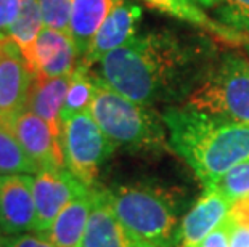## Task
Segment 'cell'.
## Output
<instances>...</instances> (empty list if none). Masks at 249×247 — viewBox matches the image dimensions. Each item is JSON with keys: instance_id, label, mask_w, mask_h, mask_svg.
I'll list each match as a JSON object with an SVG mask.
<instances>
[{"instance_id": "24", "label": "cell", "mask_w": 249, "mask_h": 247, "mask_svg": "<svg viewBox=\"0 0 249 247\" xmlns=\"http://www.w3.org/2000/svg\"><path fill=\"white\" fill-rule=\"evenodd\" d=\"M225 5L217 10V19L222 26L235 33L249 34V0H225Z\"/></svg>"}, {"instance_id": "29", "label": "cell", "mask_w": 249, "mask_h": 247, "mask_svg": "<svg viewBox=\"0 0 249 247\" xmlns=\"http://www.w3.org/2000/svg\"><path fill=\"white\" fill-rule=\"evenodd\" d=\"M227 218H229V215H227ZM230 225V247H249V227L233 223L231 220Z\"/></svg>"}, {"instance_id": "9", "label": "cell", "mask_w": 249, "mask_h": 247, "mask_svg": "<svg viewBox=\"0 0 249 247\" xmlns=\"http://www.w3.org/2000/svg\"><path fill=\"white\" fill-rule=\"evenodd\" d=\"M77 58V50L70 34L44 26L26 63L34 77L53 79L72 76L79 65Z\"/></svg>"}, {"instance_id": "34", "label": "cell", "mask_w": 249, "mask_h": 247, "mask_svg": "<svg viewBox=\"0 0 249 247\" xmlns=\"http://www.w3.org/2000/svg\"><path fill=\"white\" fill-rule=\"evenodd\" d=\"M0 247H3V243H2V244H0Z\"/></svg>"}, {"instance_id": "13", "label": "cell", "mask_w": 249, "mask_h": 247, "mask_svg": "<svg viewBox=\"0 0 249 247\" xmlns=\"http://www.w3.org/2000/svg\"><path fill=\"white\" fill-rule=\"evenodd\" d=\"M231 204L215 190L206 188L204 194L188 210L176 231L174 247H195L227 218Z\"/></svg>"}, {"instance_id": "26", "label": "cell", "mask_w": 249, "mask_h": 247, "mask_svg": "<svg viewBox=\"0 0 249 247\" xmlns=\"http://www.w3.org/2000/svg\"><path fill=\"white\" fill-rule=\"evenodd\" d=\"M230 220L225 218L213 233H209L206 238L195 247H230Z\"/></svg>"}, {"instance_id": "15", "label": "cell", "mask_w": 249, "mask_h": 247, "mask_svg": "<svg viewBox=\"0 0 249 247\" xmlns=\"http://www.w3.org/2000/svg\"><path fill=\"white\" fill-rule=\"evenodd\" d=\"M95 191L90 188L86 193L68 204L56 217L50 231L44 234L53 247H82L90 212L93 207Z\"/></svg>"}, {"instance_id": "32", "label": "cell", "mask_w": 249, "mask_h": 247, "mask_svg": "<svg viewBox=\"0 0 249 247\" xmlns=\"http://www.w3.org/2000/svg\"><path fill=\"white\" fill-rule=\"evenodd\" d=\"M245 50H246V56L249 58V42H246V44H245Z\"/></svg>"}, {"instance_id": "27", "label": "cell", "mask_w": 249, "mask_h": 247, "mask_svg": "<svg viewBox=\"0 0 249 247\" xmlns=\"http://www.w3.org/2000/svg\"><path fill=\"white\" fill-rule=\"evenodd\" d=\"M3 247H53L44 234H17L3 238Z\"/></svg>"}, {"instance_id": "23", "label": "cell", "mask_w": 249, "mask_h": 247, "mask_svg": "<svg viewBox=\"0 0 249 247\" xmlns=\"http://www.w3.org/2000/svg\"><path fill=\"white\" fill-rule=\"evenodd\" d=\"M74 0H39L45 28L70 34V21Z\"/></svg>"}, {"instance_id": "10", "label": "cell", "mask_w": 249, "mask_h": 247, "mask_svg": "<svg viewBox=\"0 0 249 247\" xmlns=\"http://www.w3.org/2000/svg\"><path fill=\"white\" fill-rule=\"evenodd\" d=\"M34 76L19 47L0 40V117H12L26 109Z\"/></svg>"}, {"instance_id": "18", "label": "cell", "mask_w": 249, "mask_h": 247, "mask_svg": "<svg viewBox=\"0 0 249 247\" xmlns=\"http://www.w3.org/2000/svg\"><path fill=\"white\" fill-rule=\"evenodd\" d=\"M158 2V10L162 13H169L172 16L185 19L188 23L199 26L209 33H213L217 35V39H222L224 42H230V44H246L248 40H245L246 35H241L231 31L225 26H222L217 21H213L208 18L206 15L198 8V5L195 2L196 0H156Z\"/></svg>"}, {"instance_id": "28", "label": "cell", "mask_w": 249, "mask_h": 247, "mask_svg": "<svg viewBox=\"0 0 249 247\" xmlns=\"http://www.w3.org/2000/svg\"><path fill=\"white\" fill-rule=\"evenodd\" d=\"M229 218L233 223L249 227V198L240 199V201H236L235 204H231Z\"/></svg>"}, {"instance_id": "12", "label": "cell", "mask_w": 249, "mask_h": 247, "mask_svg": "<svg viewBox=\"0 0 249 247\" xmlns=\"http://www.w3.org/2000/svg\"><path fill=\"white\" fill-rule=\"evenodd\" d=\"M93 207L90 212L82 247H158L143 241L125 228L109 206L107 190L93 188Z\"/></svg>"}, {"instance_id": "5", "label": "cell", "mask_w": 249, "mask_h": 247, "mask_svg": "<svg viewBox=\"0 0 249 247\" xmlns=\"http://www.w3.org/2000/svg\"><path fill=\"white\" fill-rule=\"evenodd\" d=\"M187 106L249 125V58L235 51L214 56Z\"/></svg>"}, {"instance_id": "1", "label": "cell", "mask_w": 249, "mask_h": 247, "mask_svg": "<svg viewBox=\"0 0 249 247\" xmlns=\"http://www.w3.org/2000/svg\"><path fill=\"white\" fill-rule=\"evenodd\" d=\"M215 56L214 42L169 29L135 35L100 61V79L143 106L188 98Z\"/></svg>"}, {"instance_id": "25", "label": "cell", "mask_w": 249, "mask_h": 247, "mask_svg": "<svg viewBox=\"0 0 249 247\" xmlns=\"http://www.w3.org/2000/svg\"><path fill=\"white\" fill-rule=\"evenodd\" d=\"M23 0H0V40L10 39V29L19 15Z\"/></svg>"}, {"instance_id": "30", "label": "cell", "mask_w": 249, "mask_h": 247, "mask_svg": "<svg viewBox=\"0 0 249 247\" xmlns=\"http://www.w3.org/2000/svg\"><path fill=\"white\" fill-rule=\"evenodd\" d=\"M198 3H201L203 7H208V8H214L217 7V5H220V3H224L225 0H196Z\"/></svg>"}, {"instance_id": "2", "label": "cell", "mask_w": 249, "mask_h": 247, "mask_svg": "<svg viewBox=\"0 0 249 247\" xmlns=\"http://www.w3.org/2000/svg\"><path fill=\"white\" fill-rule=\"evenodd\" d=\"M172 149L192 167L206 188H213L230 169L249 161V125L190 106L162 113Z\"/></svg>"}, {"instance_id": "3", "label": "cell", "mask_w": 249, "mask_h": 247, "mask_svg": "<svg viewBox=\"0 0 249 247\" xmlns=\"http://www.w3.org/2000/svg\"><path fill=\"white\" fill-rule=\"evenodd\" d=\"M90 114L116 148L160 152L167 149L166 124L151 106L134 103L97 76Z\"/></svg>"}, {"instance_id": "6", "label": "cell", "mask_w": 249, "mask_h": 247, "mask_svg": "<svg viewBox=\"0 0 249 247\" xmlns=\"http://www.w3.org/2000/svg\"><path fill=\"white\" fill-rule=\"evenodd\" d=\"M61 146L66 169L87 188L98 186L100 169L116 146L98 127L90 111L79 113L61 125Z\"/></svg>"}, {"instance_id": "17", "label": "cell", "mask_w": 249, "mask_h": 247, "mask_svg": "<svg viewBox=\"0 0 249 247\" xmlns=\"http://www.w3.org/2000/svg\"><path fill=\"white\" fill-rule=\"evenodd\" d=\"M119 0H74L70 35L77 50L79 61L87 55L100 26Z\"/></svg>"}, {"instance_id": "22", "label": "cell", "mask_w": 249, "mask_h": 247, "mask_svg": "<svg viewBox=\"0 0 249 247\" xmlns=\"http://www.w3.org/2000/svg\"><path fill=\"white\" fill-rule=\"evenodd\" d=\"M230 204L249 198V161L235 165L213 186Z\"/></svg>"}, {"instance_id": "19", "label": "cell", "mask_w": 249, "mask_h": 247, "mask_svg": "<svg viewBox=\"0 0 249 247\" xmlns=\"http://www.w3.org/2000/svg\"><path fill=\"white\" fill-rule=\"evenodd\" d=\"M95 90H97V76L90 72L89 66L79 63L76 71L71 76L70 88H68L65 103L61 108V125L76 114L89 111L95 97Z\"/></svg>"}, {"instance_id": "16", "label": "cell", "mask_w": 249, "mask_h": 247, "mask_svg": "<svg viewBox=\"0 0 249 247\" xmlns=\"http://www.w3.org/2000/svg\"><path fill=\"white\" fill-rule=\"evenodd\" d=\"M70 83L71 76L53 79L34 77L29 88L28 103H26V109L44 119L58 136H61L60 114Z\"/></svg>"}, {"instance_id": "7", "label": "cell", "mask_w": 249, "mask_h": 247, "mask_svg": "<svg viewBox=\"0 0 249 247\" xmlns=\"http://www.w3.org/2000/svg\"><path fill=\"white\" fill-rule=\"evenodd\" d=\"M87 190L90 188L82 185L68 169H45L37 172L33 181L36 233H49L61 210Z\"/></svg>"}, {"instance_id": "21", "label": "cell", "mask_w": 249, "mask_h": 247, "mask_svg": "<svg viewBox=\"0 0 249 247\" xmlns=\"http://www.w3.org/2000/svg\"><path fill=\"white\" fill-rule=\"evenodd\" d=\"M44 28L39 0H23L19 15L10 29V40L19 47L24 60L29 56L40 29Z\"/></svg>"}, {"instance_id": "4", "label": "cell", "mask_w": 249, "mask_h": 247, "mask_svg": "<svg viewBox=\"0 0 249 247\" xmlns=\"http://www.w3.org/2000/svg\"><path fill=\"white\" fill-rule=\"evenodd\" d=\"M109 206L125 228L158 247L174 246L178 204L172 193L153 185H125L107 190Z\"/></svg>"}, {"instance_id": "8", "label": "cell", "mask_w": 249, "mask_h": 247, "mask_svg": "<svg viewBox=\"0 0 249 247\" xmlns=\"http://www.w3.org/2000/svg\"><path fill=\"white\" fill-rule=\"evenodd\" d=\"M13 130L26 154L37 165V169H65L61 136L53 133L50 125L34 113L21 111L12 117H2Z\"/></svg>"}, {"instance_id": "33", "label": "cell", "mask_w": 249, "mask_h": 247, "mask_svg": "<svg viewBox=\"0 0 249 247\" xmlns=\"http://www.w3.org/2000/svg\"><path fill=\"white\" fill-rule=\"evenodd\" d=\"M3 243V238H2V236H0V244H2Z\"/></svg>"}, {"instance_id": "11", "label": "cell", "mask_w": 249, "mask_h": 247, "mask_svg": "<svg viewBox=\"0 0 249 247\" xmlns=\"http://www.w3.org/2000/svg\"><path fill=\"white\" fill-rule=\"evenodd\" d=\"M33 181L34 178L26 173L0 175V230L5 234L17 236L34 230Z\"/></svg>"}, {"instance_id": "31", "label": "cell", "mask_w": 249, "mask_h": 247, "mask_svg": "<svg viewBox=\"0 0 249 247\" xmlns=\"http://www.w3.org/2000/svg\"><path fill=\"white\" fill-rule=\"evenodd\" d=\"M143 2H146L153 8H158V2H156V0H143Z\"/></svg>"}, {"instance_id": "20", "label": "cell", "mask_w": 249, "mask_h": 247, "mask_svg": "<svg viewBox=\"0 0 249 247\" xmlns=\"http://www.w3.org/2000/svg\"><path fill=\"white\" fill-rule=\"evenodd\" d=\"M39 169L26 154L10 125L0 117V175L37 173Z\"/></svg>"}, {"instance_id": "14", "label": "cell", "mask_w": 249, "mask_h": 247, "mask_svg": "<svg viewBox=\"0 0 249 247\" xmlns=\"http://www.w3.org/2000/svg\"><path fill=\"white\" fill-rule=\"evenodd\" d=\"M142 18V8L125 0H119L111 10L107 19L100 26L97 35L93 37L92 45L87 55L79 63L92 67L95 63L102 61L109 51L127 44L132 37H135L137 24Z\"/></svg>"}]
</instances>
